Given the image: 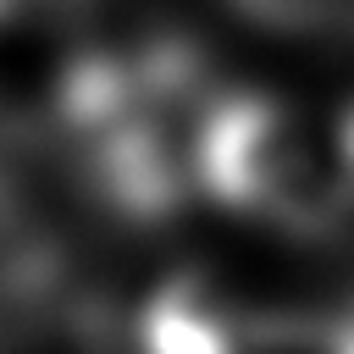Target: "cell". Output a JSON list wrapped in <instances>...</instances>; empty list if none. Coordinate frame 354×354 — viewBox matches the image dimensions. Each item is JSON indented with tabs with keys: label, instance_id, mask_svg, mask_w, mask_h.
Here are the masks:
<instances>
[{
	"label": "cell",
	"instance_id": "obj_1",
	"mask_svg": "<svg viewBox=\"0 0 354 354\" xmlns=\"http://www.w3.org/2000/svg\"><path fill=\"white\" fill-rule=\"evenodd\" d=\"M238 6L288 33H354V0H238Z\"/></svg>",
	"mask_w": 354,
	"mask_h": 354
},
{
	"label": "cell",
	"instance_id": "obj_2",
	"mask_svg": "<svg viewBox=\"0 0 354 354\" xmlns=\"http://www.w3.org/2000/svg\"><path fill=\"white\" fill-rule=\"evenodd\" d=\"M0 6H6V0H0Z\"/></svg>",
	"mask_w": 354,
	"mask_h": 354
}]
</instances>
